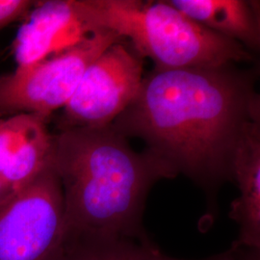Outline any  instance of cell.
Returning a JSON list of instances; mask_svg holds the SVG:
<instances>
[{"instance_id":"1","label":"cell","mask_w":260,"mask_h":260,"mask_svg":"<svg viewBox=\"0 0 260 260\" xmlns=\"http://www.w3.org/2000/svg\"><path fill=\"white\" fill-rule=\"evenodd\" d=\"M254 70L235 65L155 69L112 122L125 138L143 140L149 153L184 175L214 200L233 181L235 149L247 123L260 117Z\"/></svg>"},{"instance_id":"2","label":"cell","mask_w":260,"mask_h":260,"mask_svg":"<svg viewBox=\"0 0 260 260\" xmlns=\"http://www.w3.org/2000/svg\"><path fill=\"white\" fill-rule=\"evenodd\" d=\"M51 166L60 180L68 234L149 238L144 212L156 182L177 177L148 150L135 151L111 124L61 129Z\"/></svg>"},{"instance_id":"3","label":"cell","mask_w":260,"mask_h":260,"mask_svg":"<svg viewBox=\"0 0 260 260\" xmlns=\"http://www.w3.org/2000/svg\"><path fill=\"white\" fill-rule=\"evenodd\" d=\"M90 33L116 34L159 70L215 68L252 60L237 42L202 26L169 1L75 0Z\"/></svg>"},{"instance_id":"4","label":"cell","mask_w":260,"mask_h":260,"mask_svg":"<svg viewBox=\"0 0 260 260\" xmlns=\"http://www.w3.org/2000/svg\"><path fill=\"white\" fill-rule=\"evenodd\" d=\"M121 41L110 31H93L58 54L1 76L0 117L31 113L47 120L69 103L89 66Z\"/></svg>"},{"instance_id":"5","label":"cell","mask_w":260,"mask_h":260,"mask_svg":"<svg viewBox=\"0 0 260 260\" xmlns=\"http://www.w3.org/2000/svg\"><path fill=\"white\" fill-rule=\"evenodd\" d=\"M66 239L63 191L50 163L0 205V260H57Z\"/></svg>"},{"instance_id":"6","label":"cell","mask_w":260,"mask_h":260,"mask_svg":"<svg viewBox=\"0 0 260 260\" xmlns=\"http://www.w3.org/2000/svg\"><path fill=\"white\" fill-rule=\"evenodd\" d=\"M143 79L142 58L129 44L112 45L85 72L63 108L61 129L110 125L135 99Z\"/></svg>"},{"instance_id":"7","label":"cell","mask_w":260,"mask_h":260,"mask_svg":"<svg viewBox=\"0 0 260 260\" xmlns=\"http://www.w3.org/2000/svg\"><path fill=\"white\" fill-rule=\"evenodd\" d=\"M25 19L13 43L18 67L58 54L91 34L75 0L36 1Z\"/></svg>"},{"instance_id":"8","label":"cell","mask_w":260,"mask_h":260,"mask_svg":"<svg viewBox=\"0 0 260 260\" xmlns=\"http://www.w3.org/2000/svg\"><path fill=\"white\" fill-rule=\"evenodd\" d=\"M52 150L46 119L31 113L0 119V178L15 191L50 165Z\"/></svg>"},{"instance_id":"9","label":"cell","mask_w":260,"mask_h":260,"mask_svg":"<svg viewBox=\"0 0 260 260\" xmlns=\"http://www.w3.org/2000/svg\"><path fill=\"white\" fill-rule=\"evenodd\" d=\"M233 181L240 192L230 210L231 219L239 228L233 245L260 249V117L247 123L237 143Z\"/></svg>"},{"instance_id":"10","label":"cell","mask_w":260,"mask_h":260,"mask_svg":"<svg viewBox=\"0 0 260 260\" xmlns=\"http://www.w3.org/2000/svg\"><path fill=\"white\" fill-rule=\"evenodd\" d=\"M202 26L248 50L260 46L259 2L247 0H170Z\"/></svg>"},{"instance_id":"11","label":"cell","mask_w":260,"mask_h":260,"mask_svg":"<svg viewBox=\"0 0 260 260\" xmlns=\"http://www.w3.org/2000/svg\"><path fill=\"white\" fill-rule=\"evenodd\" d=\"M57 260H237L233 245L225 251L199 259L177 258L166 254L151 238H101L67 233L63 251Z\"/></svg>"},{"instance_id":"12","label":"cell","mask_w":260,"mask_h":260,"mask_svg":"<svg viewBox=\"0 0 260 260\" xmlns=\"http://www.w3.org/2000/svg\"><path fill=\"white\" fill-rule=\"evenodd\" d=\"M35 3L32 0H0V29L25 18Z\"/></svg>"},{"instance_id":"13","label":"cell","mask_w":260,"mask_h":260,"mask_svg":"<svg viewBox=\"0 0 260 260\" xmlns=\"http://www.w3.org/2000/svg\"><path fill=\"white\" fill-rule=\"evenodd\" d=\"M235 248L237 249V260H260V249L244 247Z\"/></svg>"},{"instance_id":"14","label":"cell","mask_w":260,"mask_h":260,"mask_svg":"<svg viewBox=\"0 0 260 260\" xmlns=\"http://www.w3.org/2000/svg\"><path fill=\"white\" fill-rule=\"evenodd\" d=\"M17 191H15L9 184L0 178V205L5 203Z\"/></svg>"}]
</instances>
